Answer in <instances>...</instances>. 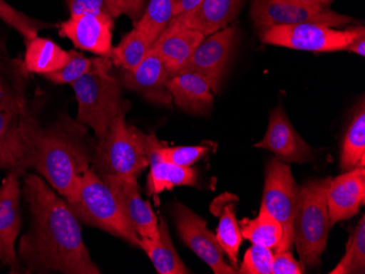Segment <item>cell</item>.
<instances>
[{
	"instance_id": "cell-1",
	"label": "cell",
	"mask_w": 365,
	"mask_h": 274,
	"mask_svg": "<svg viewBox=\"0 0 365 274\" xmlns=\"http://www.w3.org/2000/svg\"><path fill=\"white\" fill-rule=\"evenodd\" d=\"M22 194L31 224L21 237L18 259L26 273L98 274L68 202L38 174L24 175Z\"/></svg>"
},
{
	"instance_id": "cell-2",
	"label": "cell",
	"mask_w": 365,
	"mask_h": 274,
	"mask_svg": "<svg viewBox=\"0 0 365 274\" xmlns=\"http://www.w3.org/2000/svg\"><path fill=\"white\" fill-rule=\"evenodd\" d=\"M29 169H33L55 191L66 198L93 164L96 146L87 127L63 116L55 124L42 127L30 112L20 115Z\"/></svg>"
},
{
	"instance_id": "cell-3",
	"label": "cell",
	"mask_w": 365,
	"mask_h": 274,
	"mask_svg": "<svg viewBox=\"0 0 365 274\" xmlns=\"http://www.w3.org/2000/svg\"><path fill=\"white\" fill-rule=\"evenodd\" d=\"M110 63L103 57L94 59L91 70L71 85L78 103L77 120L91 128L98 140L106 136L125 105L120 83L108 73Z\"/></svg>"
},
{
	"instance_id": "cell-4",
	"label": "cell",
	"mask_w": 365,
	"mask_h": 274,
	"mask_svg": "<svg viewBox=\"0 0 365 274\" xmlns=\"http://www.w3.org/2000/svg\"><path fill=\"white\" fill-rule=\"evenodd\" d=\"M78 220L139 247L140 237L123 216L112 190L90 169L65 198Z\"/></svg>"
},
{
	"instance_id": "cell-5",
	"label": "cell",
	"mask_w": 365,
	"mask_h": 274,
	"mask_svg": "<svg viewBox=\"0 0 365 274\" xmlns=\"http://www.w3.org/2000/svg\"><path fill=\"white\" fill-rule=\"evenodd\" d=\"M328 179H313L299 188L293 220V244L304 271L317 267L327 246L329 232Z\"/></svg>"
},
{
	"instance_id": "cell-6",
	"label": "cell",
	"mask_w": 365,
	"mask_h": 274,
	"mask_svg": "<svg viewBox=\"0 0 365 274\" xmlns=\"http://www.w3.org/2000/svg\"><path fill=\"white\" fill-rule=\"evenodd\" d=\"M129 105L118 112L104 138L98 139L94 151L92 169L102 175L138 179L149 167L147 134L126 122Z\"/></svg>"
},
{
	"instance_id": "cell-7",
	"label": "cell",
	"mask_w": 365,
	"mask_h": 274,
	"mask_svg": "<svg viewBox=\"0 0 365 274\" xmlns=\"http://www.w3.org/2000/svg\"><path fill=\"white\" fill-rule=\"evenodd\" d=\"M364 26L341 28L317 23L277 26L259 32L262 43L305 52L330 53L346 51Z\"/></svg>"
},
{
	"instance_id": "cell-8",
	"label": "cell",
	"mask_w": 365,
	"mask_h": 274,
	"mask_svg": "<svg viewBox=\"0 0 365 274\" xmlns=\"http://www.w3.org/2000/svg\"><path fill=\"white\" fill-rule=\"evenodd\" d=\"M299 188L290 167L277 157L270 159L264 171L262 206L264 211L280 223L284 231L276 253L291 251L293 246V220L297 209Z\"/></svg>"
},
{
	"instance_id": "cell-9",
	"label": "cell",
	"mask_w": 365,
	"mask_h": 274,
	"mask_svg": "<svg viewBox=\"0 0 365 274\" xmlns=\"http://www.w3.org/2000/svg\"><path fill=\"white\" fill-rule=\"evenodd\" d=\"M251 17L259 32L277 26L317 23L331 28H342L354 23V18L338 14L330 8L305 7L274 0H250Z\"/></svg>"
},
{
	"instance_id": "cell-10",
	"label": "cell",
	"mask_w": 365,
	"mask_h": 274,
	"mask_svg": "<svg viewBox=\"0 0 365 274\" xmlns=\"http://www.w3.org/2000/svg\"><path fill=\"white\" fill-rule=\"evenodd\" d=\"M173 216L182 243L194 251L215 274H235L237 269L225 263L218 239L207 228V221L180 202L173 206Z\"/></svg>"
},
{
	"instance_id": "cell-11",
	"label": "cell",
	"mask_w": 365,
	"mask_h": 274,
	"mask_svg": "<svg viewBox=\"0 0 365 274\" xmlns=\"http://www.w3.org/2000/svg\"><path fill=\"white\" fill-rule=\"evenodd\" d=\"M237 30L227 26L207 36L197 47L182 73H195L208 81L215 93H218L227 66L235 52ZM180 75V73H178Z\"/></svg>"
},
{
	"instance_id": "cell-12",
	"label": "cell",
	"mask_w": 365,
	"mask_h": 274,
	"mask_svg": "<svg viewBox=\"0 0 365 274\" xmlns=\"http://www.w3.org/2000/svg\"><path fill=\"white\" fill-rule=\"evenodd\" d=\"M100 177L112 190L123 216L137 235L157 239L159 237V221L150 202L141 198L137 179L114 175H102Z\"/></svg>"
},
{
	"instance_id": "cell-13",
	"label": "cell",
	"mask_w": 365,
	"mask_h": 274,
	"mask_svg": "<svg viewBox=\"0 0 365 274\" xmlns=\"http://www.w3.org/2000/svg\"><path fill=\"white\" fill-rule=\"evenodd\" d=\"M20 176L8 172L0 186V261L10 268L11 273L22 271L16 251L20 231Z\"/></svg>"
},
{
	"instance_id": "cell-14",
	"label": "cell",
	"mask_w": 365,
	"mask_h": 274,
	"mask_svg": "<svg viewBox=\"0 0 365 274\" xmlns=\"http://www.w3.org/2000/svg\"><path fill=\"white\" fill-rule=\"evenodd\" d=\"M254 147L270 151L279 161L287 164H303L313 159V149L297 134L281 104L270 114L264 138Z\"/></svg>"
},
{
	"instance_id": "cell-15",
	"label": "cell",
	"mask_w": 365,
	"mask_h": 274,
	"mask_svg": "<svg viewBox=\"0 0 365 274\" xmlns=\"http://www.w3.org/2000/svg\"><path fill=\"white\" fill-rule=\"evenodd\" d=\"M115 20L92 14L71 16L58 26L59 36L69 38L77 48L103 58H110L113 51Z\"/></svg>"
},
{
	"instance_id": "cell-16",
	"label": "cell",
	"mask_w": 365,
	"mask_h": 274,
	"mask_svg": "<svg viewBox=\"0 0 365 274\" xmlns=\"http://www.w3.org/2000/svg\"><path fill=\"white\" fill-rule=\"evenodd\" d=\"M365 202V169L358 167L330 179L327 189L329 226L356 216Z\"/></svg>"
},
{
	"instance_id": "cell-17",
	"label": "cell",
	"mask_w": 365,
	"mask_h": 274,
	"mask_svg": "<svg viewBox=\"0 0 365 274\" xmlns=\"http://www.w3.org/2000/svg\"><path fill=\"white\" fill-rule=\"evenodd\" d=\"M246 0H202L192 11L174 17L169 26L198 31L204 36L227 28L241 12Z\"/></svg>"
},
{
	"instance_id": "cell-18",
	"label": "cell",
	"mask_w": 365,
	"mask_h": 274,
	"mask_svg": "<svg viewBox=\"0 0 365 274\" xmlns=\"http://www.w3.org/2000/svg\"><path fill=\"white\" fill-rule=\"evenodd\" d=\"M168 73L160 57L150 50L149 54L134 70L125 71L122 85L136 92L147 101L171 107L173 104L168 89Z\"/></svg>"
},
{
	"instance_id": "cell-19",
	"label": "cell",
	"mask_w": 365,
	"mask_h": 274,
	"mask_svg": "<svg viewBox=\"0 0 365 274\" xmlns=\"http://www.w3.org/2000/svg\"><path fill=\"white\" fill-rule=\"evenodd\" d=\"M161 141L155 134L147 136V153L150 172L148 174L147 190L159 204V196L164 190H172L180 186H196L198 172L192 167H182L172 164L162 159L159 154Z\"/></svg>"
},
{
	"instance_id": "cell-20",
	"label": "cell",
	"mask_w": 365,
	"mask_h": 274,
	"mask_svg": "<svg viewBox=\"0 0 365 274\" xmlns=\"http://www.w3.org/2000/svg\"><path fill=\"white\" fill-rule=\"evenodd\" d=\"M205 38L206 36L192 28L167 26L153 43L151 51L161 59L170 79L185 68Z\"/></svg>"
},
{
	"instance_id": "cell-21",
	"label": "cell",
	"mask_w": 365,
	"mask_h": 274,
	"mask_svg": "<svg viewBox=\"0 0 365 274\" xmlns=\"http://www.w3.org/2000/svg\"><path fill=\"white\" fill-rule=\"evenodd\" d=\"M174 104L192 115H204L212 108L215 92L208 81L195 73H182L168 79Z\"/></svg>"
},
{
	"instance_id": "cell-22",
	"label": "cell",
	"mask_w": 365,
	"mask_h": 274,
	"mask_svg": "<svg viewBox=\"0 0 365 274\" xmlns=\"http://www.w3.org/2000/svg\"><path fill=\"white\" fill-rule=\"evenodd\" d=\"M0 169L26 175L29 169L26 142L20 128V115L0 110Z\"/></svg>"
},
{
	"instance_id": "cell-23",
	"label": "cell",
	"mask_w": 365,
	"mask_h": 274,
	"mask_svg": "<svg viewBox=\"0 0 365 274\" xmlns=\"http://www.w3.org/2000/svg\"><path fill=\"white\" fill-rule=\"evenodd\" d=\"M26 78L24 61L0 53V110L24 115L26 107Z\"/></svg>"
},
{
	"instance_id": "cell-24",
	"label": "cell",
	"mask_w": 365,
	"mask_h": 274,
	"mask_svg": "<svg viewBox=\"0 0 365 274\" xmlns=\"http://www.w3.org/2000/svg\"><path fill=\"white\" fill-rule=\"evenodd\" d=\"M237 199L235 196L225 192L220 197L213 200L210 206L211 212L219 218L215 237L218 239L223 253L229 258L232 267L235 269H237L239 251L243 241L235 211Z\"/></svg>"
},
{
	"instance_id": "cell-25",
	"label": "cell",
	"mask_w": 365,
	"mask_h": 274,
	"mask_svg": "<svg viewBox=\"0 0 365 274\" xmlns=\"http://www.w3.org/2000/svg\"><path fill=\"white\" fill-rule=\"evenodd\" d=\"M159 237L157 239L140 237L139 247L143 248L159 274H188L190 269L182 263L170 234L169 225L163 218L159 220Z\"/></svg>"
},
{
	"instance_id": "cell-26",
	"label": "cell",
	"mask_w": 365,
	"mask_h": 274,
	"mask_svg": "<svg viewBox=\"0 0 365 274\" xmlns=\"http://www.w3.org/2000/svg\"><path fill=\"white\" fill-rule=\"evenodd\" d=\"M71 54L48 38H36L26 42L24 66L28 73L47 75L63 68Z\"/></svg>"
},
{
	"instance_id": "cell-27",
	"label": "cell",
	"mask_w": 365,
	"mask_h": 274,
	"mask_svg": "<svg viewBox=\"0 0 365 274\" xmlns=\"http://www.w3.org/2000/svg\"><path fill=\"white\" fill-rule=\"evenodd\" d=\"M365 104L362 100L356 107L342 143L340 167L348 172L365 167Z\"/></svg>"
},
{
	"instance_id": "cell-28",
	"label": "cell",
	"mask_w": 365,
	"mask_h": 274,
	"mask_svg": "<svg viewBox=\"0 0 365 274\" xmlns=\"http://www.w3.org/2000/svg\"><path fill=\"white\" fill-rule=\"evenodd\" d=\"M239 224L243 238L251 241L252 244L274 251L278 248L284 236L280 223L262 208L256 218H243Z\"/></svg>"
},
{
	"instance_id": "cell-29",
	"label": "cell",
	"mask_w": 365,
	"mask_h": 274,
	"mask_svg": "<svg viewBox=\"0 0 365 274\" xmlns=\"http://www.w3.org/2000/svg\"><path fill=\"white\" fill-rule=\"evenodd\" d=\"M153 45V42L134 26L118 46L113 47L110 61L125 71L134 70L149 54Z\"/></svg>"
},
{
	"instance_id": "cell-30",
	"label": "cell",
	"mask_w": 365,
	"mask_h": 274,
	"mask_svg": "<svg viewBox=\"0 0 365 274\" xmlns=\"http://www.w3.org/2000/svg\"><path fill=\"white\" fill-rule=\"evenodd\" d=\"M172 19L173 0H150L147 9L134 26L140 30L153 44Z\"/></svg>"
},
{
	"instance_id": "cell-31",
	"label": "cell",
	"mask_w": 365,
	"mask_h": 274,
	"mask_svg": "<svg viewBox=\"0 0 365 274\" xmlns=\"http://www.w3.org/2000/svg\"><path fill=\"white\" fill-rule=\"evenodd\" d=\"M330 274L365 273V216L359 221L346 244V253Z\"/></svg>"
},
{
	"instance_id": "cell-32",
	"label": "cell",
	"mask_w": 365,
	"mask_h": 274,
	"mask_svg": "<svg viewBox=\"0 0 365 274\" xmlns=\"http://www.w3.org/2000/svg\"><path fill=\"white\" fill-rule=\"evenodd\" d=\"M0 19L18 31L24 36L26 43L38 36V32L43 28L52 26V24L33 19L19 10L14 9L12 6L6 3L5 0H0Z\"/></svg>"
},
{
	"instance_id": "cell-33",
	"label": "cell",
	"mask_w": 365,
	"mask_h": 274,
	"mask_svg": "<svg viewBox=\"0 0 365 274\" xmlns=\"http://www.w3.org/2000/svg\"><path fill=\"white\" fill-rule=\"evenodd\" d=\"M69 54L71 58L63 68L44 75L48 81L55 85H73L75 81L91 70L94 59L87 58L85 55L77 51H69Z\"/></svg>"
},
{
	"instance_id": "cell-34",
	"label": "cell",
	"mask_w": 365,
	"mask_h": 274,
	"mask_svg": "<svg viewBox=\"0 0 365 274\" xmlns=\"http://www.w3.org/2000/svg\"><path fill=\"white\" fill-rule=\"evenodd\" d=\"M71 16L92 14L116 20L120 14L118 0H66Z\"/></svg>"
},
{
	"instance_id": "cell-35",
	"label": "cell",
	"mask_w": 365,
	"mask_h": 274,
	"mask_svg": "<svg viewBox=\"0 0 365 274\" xmlns=\"http://www.w3.org/2000/svg\"><path fill=\"white\" fill-rule=\"evenodd\" d=\"M158 151L162 159L167 162L178 167H192L207 154L209 148L205 146L168 147L161 142Z\"/></svg>"
},
{
	"instance_id": "cell-36",
	"label": "cell",
	"mask_w": 365,
	"mask_h": 274,
	"mask_svg": "<svg viewBox=\"0 0 365 274\" xmlns=\"http://www.w3.org/2000/svg\"><path fill=\"white\" fill-rule=\"evenodd\" d=\"M274 255L267 247L254 245L244 255L243 263L237 270L242 274H272Z\"/></svg>"
},
{
	"instance_id": "cell-37",
	"label": "cell",
	"mask_w": 365,
	"mask_h": 274,
	"mask_svg": "<svg viewBox=\"0 0 365 274\" xmlns=\"http://www.w3.org/2000/svg\"><path fill=\"white\" fill-rule=\"evenodd\" d=\"M304 272L300 261L293 257L291 251L274 253L272 274H302Z\"/></svg>"
},
{
	"instance_id": "cell-38",
	"label": "cell",
	"mask_w": 365,
	"mask_h": 274,
	"mask_svg": "<svg viewBox=\"0 0 365 274\" xmlns=\"http://www.w3.org/2000/svg\"><path fill=\"white\" fill-rule=\"evenodd\" d=\"M118 5L120 14L130 18L135 26L143 16L145 0H118Z\"/></svg>"
},
{
	"instance_id": "cell-39",
	"label": "cell",
	"mask_w": 365,
	"mask_h": 274,
	"mask_svg": "<svg viewBox=\"0 0 365 274\" xmlns=\"http://www.w3.org/2000/svg\"><path fill=\"white\" fill-rule=\"evenodd\" d=\"M202 0H173V18L192 11Z\"/></svg>"
},
{
	"instance_id": "cell-40",
	"label": "cell",
	"mask_w": 365,
	"mask_h": 274,
	"mask_svg": "<svg viewBox=\"0 0 365 274\" xmlns=\"http://www.w3.org/2000/svg\"><path fill=\"white\" fill-rule=\"evenodd\" d=\"M346 51L359 55V56L364 57L365 55V30L362 31L354 41L351 44L348 46Z\"/></svg>"
},
{
	"instance_id": "cell-41",
	"label": "cell",
	"mask_w": 365,
	"mask_h": 274,
	"mask_svg": "<svg viewBox=\"0 0 365 274\" xmlns=\"http://www.w3.org/2000/svg\"><path fill=\"white\" fill-rule=\"evenodd\" d=\"M334 0H297V4L305 7L329 8Z\"/></svg>"
},
{
	"instance_id": "cell-42",
	"label": "cell",
	"mask_w": 365,
	"mask_h": 274,
	"mask_svg": "<svg viewBox=\"0 0 365 274\" xmlns=\"http://www.w3.org/2000/svg\"><path fill=\"white\" fill-rule=\"evenodd\" d=\"M274 1H278V3L293 4V5H299V4H297V0H274Z\"/></svg>"
}]
</instances>
